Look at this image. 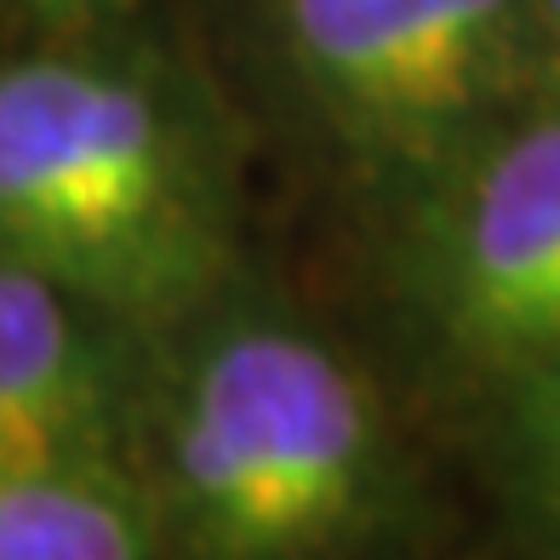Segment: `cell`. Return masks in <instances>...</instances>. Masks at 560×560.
Returning a JSON list of instances; mask_svg holds the SVG:
<instances>
[{
	"instance_id": "277c9868",
	"label": "cell",
	"mask_w": 560,
	"mask_h": 560,
	"mask_svg": "<svg viewBox=\"0 0 560 560\" xmlns=\"http://www.w3.org/2000/svg\"><path fill=\"white\" fill-rule=\"evenodd\" d=\"M389 287L423 354L475 395L560 338V69L395 200Z\"/></svg>"
},
{
	"instance_id": "5b68a950",
	"label": "cell",
	"mask_w": 560,
	"mask_h": 560,
	"mask_svg": "<svg viewBox=\"0 0 560 560\" xmlns=\"http://www.w3.org/2000/svg\"><path fill=\"white\" fill-rule=\"evenodd\" d=\"M149 332L0 246V475L132 457Z\"/></svg>"
},
{
	"instance_id": "ba28073f",
	"label": "cell",
	"mask_w": 560,
	"mask_h": 560,
	"mask_svg": "<svg viewBox=\"0 0 560 560\" xmlns=\"http://www.w3.org/2000/svg\"><path fill=\"white\" fill-rule=\"evenodd\" d=\"M30 12H40L46 23H92V18H109L126 0H23Z\"/></svg>"
},
{
	"instance_id": "52a82bcc",
	"label": "cell",
	"mask_w": 560,
	"mask_h": 560,
	"mask_svg": "<svg viewBox=\"0 0 560 560\" xmlns=\"http://www.w3.org/2000/svg\"><path fill=\"white\" fill-rule=\"evenodd\" d=\"M498 492L532 538L560 549V338L480 395Z\"/></svg>"
},
{
	"instance_id": "6da1fadb",
	"label": "cell",
	"mask_w": 560,
	"mask_h": 560,
	"mask_svg": "<svg viewBox=\"0 0 560 560\" xmlns=\"http://www.w3.org/2000/svg\"><path fill=\"white\" fill-rule=\"evenodd\" d=\"M132 469L166 560H354L412 498L372 372L241 275L149 343Z\"/></svg>"
},
{
	"instance_id": "7a4b0ae2",
	"label": "cell",
	"mask_w": 560,
	"mask_h": 560,
	"mask_svg": "<svg viewBox=\"0 0 560 560\" xmlns=\"http://www.w3.org/2000/svg\"><path fill=\"white\" fill-rule=\"evenodd\" d=\"M0 246L155 338L241 275L235 155L166 69L12 58L0 63Z\"/></svg>"
},
{
	"instance_id": "8992f818",
	"label": "cell",
	"mask_w": 560,
	"mask_h": 560,
	"mask_svg": "<svg viewBox=\"0 0 560 560\" xmlns=\"http://www.w3.org/2000/svg\"><path fill=\"white\" fill-rule=\"evenodd\" d=\"M0 560H166L132 457L0 475Z\"/></svg>"
},
{
	"instance_id": "3957f363",
	"label": "cell",
	"mask_w": 560,
	"mask_h": 560,
	"mask_svg": "<svg viewBox=\"0 0 560 560\" xmlns=\"http://www.w3.org/2000/svg\"><path fill=\"white\" fill-rule=\"evenodd\" d=\"M292 97L395 200L560 69L538 0H269Z\"/></svg>"
}]
</instances>
